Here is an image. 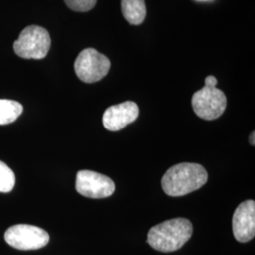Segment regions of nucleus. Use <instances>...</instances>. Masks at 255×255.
Returning a JSON list of instances; mask_svg holds the SVG:
<instances>
[{"label":"nucleus","instance_id":"423d86ee","mask_svg":"<svg viewBox=\"0 0 255 255\" xmlns=\"http://www.w3.org/2000/svg\"><path fill=\"white\" fill-rule=\"evenodd\" d=\"M5 240L9 246L17 250L31 251L46 246L49 235L45 230L33 225L17 224L6 231Z\"/></svg>","mask_w":255,"mask_h":255},{"label":"nucleus","instance_id":"9b49d317","mask_svg":"<svg viewBox=\"0 0 255 255\" xmlns=\"http://www.w3.org/2000/svg\"><path fill=\"white\" fill-rule=\"evenodd\" d=\"M23 113V106L17 101L0 100V125L14 122Z\"/></svg>","mask_w":255,"mask_h":255},{"label":"nucleus","instance_id":"ddd939ff","mask_svg":"<svg viewBox=\"0 0 255 255\" xmlns=\"http://www.w3.org/2000/svg\"><path fill=\"white\" fill-rule=\"evenodd\" d=\"M64 2L69 9L80 12L88 11L97 4V0H64Z\"/></svg>","mask_w":255,"mask_h":255},{"label":"nucleus","instance_id":"4468645a","mask_svg":"<svg viewBox=\"0 0 255 255\" xmlns=\"http://www.w3.org/2000/svg\"><path fill=\"white\" fill-rule=\"evenodd\" d=\"M255 131L251 134V136H250V143L253 145V146H255Z\"/></svg>","mask_w":255,"mask_h":255},{"label":"nucleus","instance_id":"7ed1b4c3","mask_svg":"<svg viewBox=\"0 0 255 255\" xmlns=\"http://www.w3.org/2000/svg\"><path fill=\"white\" fill-rule=\"evenodd\" d=\"M217 84L218 80L214 76H208L204 87L193 95L192 106L199 118L205 120L219 119L226 109V96L217 88Z\"/></svg>","mask_w":255,"mask_h":255},{"label":"nucleus","instance_id":"1a4fd4ad","mask_svg":"<svg viewBox=\"0 0 255 255\" xmlns=\"http://www.w3.org/2000/svg\"><path fill=\"white\" fill-rule=\"evenodd\" d=\"M233 232L237 241L246 243L255 235V202H242L235 211L233 217Z\"/></svg>","mask_w":255,"mask_h":255},{"label":"nucleus","instance_id":"f257e3e1","mask_svg":"<svg viewBox=\"0 0 255 255\" xmlns=\"http://www.w3.org/2000/svg\"><path fill=\"white\" fill-rule=\"evenodd\" d=\"M208 180L206 169L199 164L182 163L170 167L162 179L166 195L182 197L202 187Z\"/></svg>","mask_w":255,"mask_h":255},{"label":"nucleus","instance_id":"f03ea898","mask_svg":"<svg viewBox=\"0 0 255 255\" xmlns=\"http://www.w3.org/2000/svg\"><path fill=\"white\" fill-rule=\"evenodd\" d=\"M193 226L186 219H169L149 230L147 243L156 251L171 253L182 248L192 237Z\"/></svg>","mask_w":255,"mask_h":255},{"label":"nucleus","instance_id":"39448f33","mask_svg":"<svg viewBox=\"0 0 255 255\" xmlns=\"http://www.w3.org/2000/svg\"><path fill=\"white\" fill-rule=\"evenodd\" d=\"M110 60L94 48H86L77 57L74 69L78 78L85 83L102 80L109 72Z\"/></svg>","mask_w":255,"mask_h":255},{"label":"nucleus","instance_id":"6e6552de","mask_svg":"<svg viewBox=\"0 0 255 255\" xmlns=\"http://www.w3.org/2000/svg\"><path fill=\"white\" fill-rule=\"evenodd\" d=\"M139 117V107L133 101H125L113 105L106 110L102 117L103 126L111 131H118L134 122Z\"/></svg>","mask_w":255,"mask_h":255},{"label":"nucleus","instance_id":"9d476101","mask_svg":"<svg viewBox=\"0 0 255 255\" xmlns=\"http://www.w3.org/2000/svg\"><path fill=\"white\" fill-rule=\"evenodd\" d=\"M121 10L124 18L130 25H141L146 19L145 0H121Z\"/></svg>","mask_w":255,"mask_h":255},{"label":"nucleus","instance_id":"f8f14e48","mask_svg":"<svg viewBox=\"0 0 255 255\" xmlns=\"http://www.w3.org/2000/svg\"><path fill=\"white\" fill-rule=\"evenodd\" d=\"M15 184V175L4 162L0 161V192L8 193Z\"/></svg>","mask_w":255,"mask_h":255},{"label":"nucleus","instance_id":"0eeeda50","mask_svg":"<svg viewBox=\"0 0 255 255\" xmlns=\"http://www.w3.org/2000/svg\"><path fill=\"white\" fill-rule=\"evenodd\" d=\"M115 182L109 177L91 170H81L76 178V190L91 199L108 198L115 192Z\"/></svg>","mask_w":255,"mask_h":255},{"label":"nucleus","instance_id":"20e7f679","mask_svg":"<svg viewBox=\"0 0 255 255\" xmlns=\"http://www.w3.org/2000/svg\"><path fill=\"white\" fill-rule=\"evenodd\" d=\"M51 46L48 31L39 26L24 28L13 44L15 54L23 59L41 60L46 57Z\"/></svg>","mask_w":255,"mask_h":255}]
</instances>
